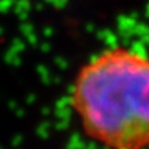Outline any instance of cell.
Masks as SVG:
<instances>
[{
	"label": "cell",
	"instance_id": "cell-1",
	"mask_svg": "<svg viewBox=\"0 0 149 149\" xmlns=\"http://www.w3.org/2000/svg\"><path fill=\"white\" fill-rule=\"evenodd\" d=\"M71 103L106 149H149V56L126 47L100 52L77 73Z\"/></svg>",
	"mask_w": 149,
	"mask_h": 149
}]
</instances>
